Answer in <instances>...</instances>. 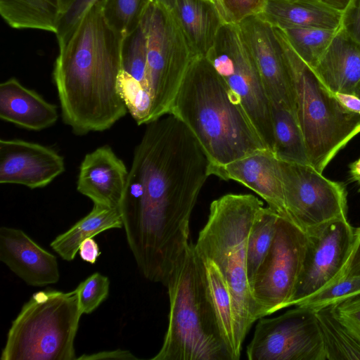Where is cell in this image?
I'll return each instance as SVG.
<instances>
[{"label": "cell", "mask_w": 360, "mask_h": 360, "mask_svg": "<svg viewBox=\"0 0 360 360\" xmlns=\"http://www.w3.org/2000/svg\"><path fill=\"white\" fill-rule=\"evenodd\" d=\"M259 71L271 104L280 105L294 113L290 75L274 26L259 15L238 25Z\"/></svg>", "instance_id": "cell-14"}, {"label": "cell", "mask_w": 360, "mask_h": 360, "mask_svg": "<svg viewBox=\"0 0 360 360\" xmlns=\"http://www.w3.org/2000/svg\"><path fill=\"white\" fill-rule=\"evenodd\" d=\"M123 226L119 207L94 204L92 210L68 231L58 235L50 245L66 261L75 259L81 243L111 229Z\"/></svg>", "instance_id": "cell-23"}, {"label": "cell", "mask_w": 360, "mask_h": 360, "mask_svg": "<svg viewBox=\"0 0 360 360\" xmlns=\"http://www.w3.org/2000/svg\"><path fill=\"white\" fill-rule=\"evenodd\" d=\"M129 171L108 145L87 153L79 166L77 190L94 204L119 207Z\"/></svg>", "instance_id": "cell-18"}, {"label": "cell", "mask_w": 360, "mask_h": 360, "mask_svg": "<svg viewBox=\"0 0 360 360\" xmlns=\"http://www.w3.org/2000/svg\"><path fill=\"white\" fill-rule=\"evenodd\" d=\"M65 171L64 158L53 149L20 139L0 140V184L44 188Z\"/></svg>", "instance_id": "cell-15"}, {"label": "cell", "mask_w": 360, "mask_h": 360, "mask_svg": "<svg viewBox=\"0 0 360 360\" xmlns=\"http://www.w3.org/2000/svg\"><path fill=\"white\" fill-rule=\"evenodd\" d=\"M360 291V276H344L340 281L308 297L297 306L317 310Z\"/></svg>", "instance_id": "cell-32"}, {"label": "cell", "mask_w": 360, "mask_h": 360, "mask_svg": "<svg viewBox=\"0 0 360 360\" xmlns=\"http://www.w3.org/2000/svg\"><path fill=\"white\" fill-rule=\"evenodd\" d=\"M307 245V234L279 217L271 248L250 287L259 319L290 307Z\"/></svg>", "instance_id": "cell-10"}, {"label": "cell", "mask_w": 360, "mask_h": 360, "mask_svg": "<svg viewBox=\"0 0 360 360\" xmlns=\"http://www.w3.org/2000/svg\"><path fill=\"white\" fill-rule=\"evenodd\" d=\"M153 0H102L108 24L124 37L136 29Z\"/></svg>", "instance_id": "cell-31"}, {"label": "cell", "mask_w": 360, "mask_h": 360, "mask_svg": "<svg viewBox=\"0 0 360 360\" xmlns=\"http://www.w3.org/2000/svg\"><path fill=\"white\" fill-rule=\"evenodd\" d=\"M77 290L34 293L12 321L1 360H75L82 314Z\"/></svg>", "instance_id": "cell-7"}, {"label": "cell", "mask_w": 360, "mask_h": 360, "mask_svg": "<svg viewBox=\"0 0 360 360\" xmlns=\"http://www.w3.org/2000/svg\"><path fill=\"white\" fill-rule=\"evenodd\" d=\"M172 12L196 52L205 56L224 24L215 5L207 0H176Z\"/></svg>", "instance_id": "cell-22"}, {"label": "cell", "mask_w": 360, "mask_h": 360, "mask_svg": "<svg viewBox=\"0 0 360 360\" xmlns=\"http://www.w3.org/2000/svg\"><path fill=\"white\" fill-rule=\"evenodd\" d=\"M312 70L334 94H354L360 82V44L352 40L340 27Z\"/></svg>", "instance_id": "cell-20"}, {"label": "cell", "mask_w": 360, "mask_h": 360, "mask_svg": "<svg viewBox=\"0 0 360 360\" xmlns=\"http://www.w3.org/2000/svg\"><path fill=\"white\" fill-rule=\"evenodd\" d=\"M147 41L151 122L168 114L196 52L174 13L151 1L141 22Z\"/></svg>", "instance_id": "cell-8"}, {"label": "cell", "mask_w": 360, "mask_h": 360, "mask_svg": "<svg viewBox=\"0 0 360 360\" xmlns=\"http://www.w3.org/2000/svg\"><path fill=\"white\" fill-rule=\"evenodd\" d=\"M279 217L270 207H264L250 231L247 245V276L250 288L271 248Z\"/></svg>", "instance_id": "cell-29"}, {"label": "cell", "mask_w": 360, "mask_h": 360, "mask_svg": "<svg viewBox=\"0 0 360 360\" xmlns=\"http://www.w3.org/2000/svg\"><path fill=\"white\" fill-rule=\"evenodd\" d=\"M168 327L153 360H232L208 294L201 259L191 243L165 285Z\"/></svg>", "instance_id": "cell-5"}, {"label": "cell", "mask_w": 360, "mask_h": 360, "mask_svg": "<svg viewBox=\"0 0 360 360\" xmlns=\"http://www.w3.org/2000/svg\"><path fill=\"white\" fill-rule=\"evenodd\" d=\"M340 27L355 42L360 44V0H349L342 11Z\"/></svg>", "instance_id": "cell-37"}, {"label": "cell", "mask_w": 360, "mask_h": 360, "mask_svg": "<svg viewBox=\"0 0 360 360\" xmlns=\"http://www.w3.org/2000/svg\"><path fill=\"white\" fill-rule=\"evenodd\" d=\"M58 107L12 77L0 84V117L20 127L41 131L58 119Z\"/></svg>", "instance_id": "cell-19"}, {"label": "cell", "mask_w": 360, "mask_h": 360, "mask_svg": "<svg viewBox=\"0 0 360 360\" xmlns=\"http://www.w3.org/2000/svg\"><path fill=\"white\" fill-rule=\"evenodd\" d=\"M266 0H216L215 6L224 23L238 25L262 13Z\"/></svg>", "instance_id": "cell-34"}, {"label": "cell", "mask_w": 360, "mask_h": 360, "mask_svg": "<svg viewBox=\"0 0 360 360\" xmlns=\"http://www.w3.org/2000/svg\"><path fill=\"white\" fill-rule=\"evenodd\" d=\"M207 1H210L212 3H213L215 5L216 0H207Z\"/></svg>", "instance_id": "cell-47"}, {"label": "cell", "mask_w": 360, "mask_h": 360, "mask_svg": "<svg viewBox=\"0 0 360 360\" xmlns=\"http://www.w3.org/2000/svg\"><path fill=\"white\" fill-rule=\"evenodd\" d=\"M258 320L246 349L249 360H326L316 310L295 306Z\"/></svg>", "instance_id": "cell-12"}, {"label": "cell", "mask_w": 360, "mask_h": 360, "mask_svg": "<svg viewBox=\"0 0 360 360\" xmlns=\"http://www.w3.org/2000/svg\"><path fill=\"white\" fill-rule=\"evenodd\" d=\"M61 13L68 8L74 0H58Z\"/></svg>", "instance_id": "cell-45"}, {"label": "cell", "mask_w": 360, "mask_h": 360, "mask_svg": "<svg viewBox=\"0 0 360 360\" xmlns=\"http://www.w3.org/2000/svg\"><path fill=\"white\" fill-rule=\"evenodd\" d=\"M349 174L351 180L359 185L360 191V158L349 165Z\"/></svg>", "instance_id": "cell-42"}, {"label": "cell", "mask_w": 360, "mask_h": 360, "mask_svg": "<svg viewBox=\"0 0 360 360\" xmlns=\"http://www.w3.org/2000/svg\"><path fill=\"white\" fill-rule=\"evenodd\" d=\"M153 1L163 6L164 7L167 8V9L170 11H173L175 4H176V0H153Z\"/></svg>", "instance_id": "cell-44"}, {"label": "cell", "mask_w": 360, "mask_h": 360, "mask_svg": "<svg viewBox=\"0 0 360 360\" xmlns=\"http://www.w3.org/2000/svg\"><path fill=\"white\" fill-rule=\"evenodd\" d=\"M282 30L295 53L313 68L329 46L338 29L293 28Z\"/></svg>", "instance_id": "cell-30"}, {"label": "cell", "mask_w": 360, "mask_h": 360, "mask_svg": "<svg viewBox=\"0 0 360 360\" xmlns=\"http://www.w3.org/2000/svg\"><path fill=\"white\" fill-rule=\"evenodd\" d=\"M339 321L360 344V291L331 304Z\"/></svg>", "instance_id": "cell-35"}, {"label": "cell", "mask_w": 360, "mask_h": 360, "mask_svg": "<svg viewBox=\"0 0 360 360\" xmlns=\"http://www.w3.org/2000/svg\"><path fill=\"white\" fill-rule=\"evenodd\" d=\"M280 162L285 205L290 220L307 235L333 221L346 219L347 191L311 165Z\"/></svg>", "instance_id": "cell-11"}, {"label": "cell", "mask_w": 360, "mask_h": 360, "mask_svg": "<svg viewBox=\"0 0 360 360\" xmlns=\"http://www.w3.org/2000/svg\"><path fill=\"white\" fill-rule=\"evenodd\" d=\"M119 205L141 274L165 286L191 242L190 219L210 162L189 129L167 114L146 124Z\"/></svg>", "instance_id": "cell-1"}, {"label": "cell", "mask_w": 360, "mask_h": 360, "mask_svg": "<svg viewBox=\"0 0 360 360\" xmlns=\"http://www.w3.org/2000/svg\"><path fill=\"white\" fill-rule=\"evenodd\" d=\"M205 57L238 99L265 146L273 150L271 103L238 25L224 23Z\"/></svg>", "instance_id": "cell-9"}, {"label": "cell", "mask_w": 360, "mask_h": 360, "mask_svg": "<svg viewBox=\"0 0 360 360\" xmlns=\"http://www.w3.org/2000/svg\"><path fill=\"white\" fill-rule=\"evenodd\" d=\"M77 359L85 360H99V359H124L131 360L138 359L133 354L128 350H122L120 349L112 351H103L91 355L83 354L81 356L77 357Z\"/></svg>", "instance_id": "cell-39"}, {"label": "cell", "mask_w": 360, "mask_h": 360, "mask_svg": "<svg viewBox=\"0 0 360 360\" xmlns=\"http://www.w3.org/2000/svg\"><path fill=\"white\" fill-rule=\"evenodd\" d=\"M109 278L95 272L76 288L79 306L83 314L94 311L108 296Z\"/></svg>", "instance_id": "cell-33"}, {"label": "cell", "mask_w": 360, "mask_h": 360, "mask_svg": "<svg viewBox=\"0 0 360 360\" xmlns=\"http://www.w3.org/2000/svg\"><path fill=\"white\" fill-rule=\"evenodd\" d=\"M274 128L273 152L281 161L310 165L303 137L295 114L288 108L271 104Z\"/></svg>", "instance_id": "cell-27"}, {"label": "cell", "mask_w": 360, "mask_h": 360, "mask_svg": "<svg viewBox=\"0 0 360 360\" xmlns=\"http://www.w3.org/2000/svg\"><path fill=\"white\" fill-rule=\"evenodd\" d=\"M354 94H356L359 98H360V82L355 89Z\"/></svg>", "instance_id": "cell-46"}, {"label": "cell", "mask_w": 360, "mask_h": 360, "mask_svg": "<svg viewBox=\"0 0 360 360\" xmlns=\"http://www.w3.org/2000/svg\"><path fill=\"white\" fill-rule=\"evenodd\" d=\"M123 38L105 20L99 0L59 46L53 80L63 121L77 135L105 131L128 111L117 91Z\"/></svg>", "instance_id": "cell-2"}, {"label": "cell", "mask_w": 360, "mask_h": 360, "mask_svg": "<svg viewBox=\"0 0 360 360\" xmlns=\"http://www.w3.org/2000/svg\"><path fill=\"white\" fill-rule=\"evenodd\" d=\"M122 70L129 77L131 85L143 103L151 122V103L147 80V41L140 25L125 35L122 44Z\"/></svg>", "instance_id": "cell-26"}, {"label": "cell", "mask_w": 360, "mask_h": 360, "mask_svg": "<svg viewBox=\"0 0 360 360\" xmlns=\"http://www.w3.org/2000/svg\"><path fill=\"white\" fill-rule=\"evenodd\" d=\"M328 6L342 11L349 0H319Z\"/></svg>", "instance_id": "cell-43"}, {"label": "cell", "mask_w": 360, "mask_h": 360, "mask_svg": "<svg viewBox=\"0 0 360 360\" xmlns=\"http://www.w3.org/2000/svg\"><path fill=\"white\" fill-rule=\"evenodd\" d=\"M99 0H74L60 16L55 34L58 46L63 45L86 12Z\"/></svg>", "instance_id": "cell-36"}, {"label": "cell", "mask_w": 360, "mask_h": 360, "mask_svg": "<svg viewBox=\"0 0 360 360\" xmlns=\"http://www.w3.org/2000/svg\"><path fill=\"white\" fill-rule=\"evenodd\" d=\"M274 27L339 29L342 11L319 0H266L259 14Z\"/></svg>", "instance_id": "cell-21"}, {"label": "cell", "mask_w": 360, "mask_h": 360, "mask_svg": "<svg viewBox=\"0 0 360 360\" xmlns=\"http://www.w3.org/2000/svg\"><path fill=\"white\" fill-rule=\"evenodd\" d=\"M338 101L349 110L360 115V98L354 94H335Z\"/></svg>", "instance_id": "cell-41"}, {"label": "cell", "mask_w": 360, "mask_h": 360, "mask_svg": "<svg viewBox=\"0 0 360 360\" xmlns=\"http://www.w3.org/2000/svg\"><path fill=\"white\" fill-rule=\"evenodd\" d=\"M208 172L210 176L244 185L264 200L278 215L290 220L285 205L280 162L273 150L266 148L224 165H209Z\"/></svg>", "instance_id": "cell-16"}, {"label": "cell", "mask_w": 360, "mask_h": 360, "mask_svg": "<svg viewBox=\"0 0 360 360\" xmlns=\"http://www.w3.org/2000/svg\"><path fill=\"white\" fill-rule=\"evenodd\" d=\"M264 207L263 202L251 194L221 196L211 202L207 221L194 244L200 258L214 263L229 289L241 347L252 324L259 319L248 280L247 245Z\"/></svg>", "instance_id": "cell-4"}, {"label": "cell", "mask_w": 360, "mask_h": 360, "mask_svg": "<svg viewBox=\"0 0 360 360\" xmlns=\"http://www.w3.org/2000/svg\"><path fill=\"white\" fill-rule=\"evenodd\" d=\"M326 360H360V344L335 316L331 304L316 310Z\"/></svg>", "instance_id": "cell-28"}, {"label": "cell", "mask_w": 360, "mask_h": 360, "mask_svg": "<svg viewBox=\"0 0 360 360\" xmlns=\"http://www.w3.org/2000/svg\"><path fill=\"white\" fill-rule=\"evenodd\" d=\"M168 114L195 136L209 165H224L267 148L238 99L203 56L189 67Z\"/></svg>", "instance_id": "cell-3"}, {"label": "cell", "mask_w": 360, "mask_h": 360, "mask_svg": "<svg viewBox=\"0 0 360 360\" xmlns=\"http://www.w3.org/2000/svg\"><path fill=\"white\" fill-rule=\"evenodd\" d=\"M0 260L31 286L54 284L60 278L56 256L18 229L0 228Z\"/></svg>", "instance_id": "cell-17"}, {"label": "cell", "mask_w": 360, "mask_h": 360, "mask_svg": "<svg viewBox=\"0 0 360 360\" xmlns=\"http://www.w3.org/2000/svg\"><path fill=\"white\" fill-rule=\"evenodd\" d=\"M344 276H360V227L355 228L353 245Z\"/></svg>", "instance_id": "cell-38"}, {"label": "cell", "mask_w": 360, "mask_h": 360, "mask_svg": "<svg viewBox=\"0 0 360 360\" xmlns=\"http://www.w3.org/2000/svg\"><path fill=\"white\" fill-rule=\"evenodd\" d=\"M200 259L208 294L221 337L231 359L238 360L242 347L237 340L233 303L229 289L214 263L210 260L202 258Z\"/></svg>", "instance_id": "cell-24"}, {"label": "cell", "mask_w": 360, "mask_h": 360, "mask_svg": "<svg viewBox=\"0 0 360 360\" xmlns=\"http://www.w3.org/2000/svg\"><path fill=\"white\" fill-rule=\"evenodd\" d=\"M274 28L290 75L294 114L309 162L322 173L338 152L360 133V115L347 109L295 53L284 32Z\"/></svg>", "instance_id": "cell-6"}, {"label": "cell", "mask_w": 360, "mask_h": 360, "mask_svg": "<svg viewBox=\"0 0 360 360\" xmlns=\"http://www.w3.org/2000/svg\"><path fill=\"white\" fill-rule=\"evenodd\" d=\"M80 257L84 262L94 264L96 262L98 257L101 255L99 247L92 238L84 240L79 248Z\"/></svg>", "instance_id": "cell-40"}, {"label": "cell", "mask_w": 360, "mask_h": 360, "mask_svg": "<svg viewBox=\"0 0 360 360\" xmlns=\"http://www.w3.org/2000/svg\"><path fill=\"white\" fill-rule=\"evenodd\" d=\"M354 231L346 218L333 221L307 235L302 269L290 306H297L344 277Z\"/></svg>", "instance_id": "cell-13"}, {"label": "cell", "mask_w": 360, "mask_h": 360, "mask_svg": "<svg viewBox=\"0 0 360 360\" xmlns=\"http://www.w3.org/2000/svg\"><path fill=\"white\" fill-rule=\"evenodd\" d=\"M0 14L13 28L56 34L61 11L58 0H0Z\"/></svg>", "instance_id": "cell-25"}]
</instances>
